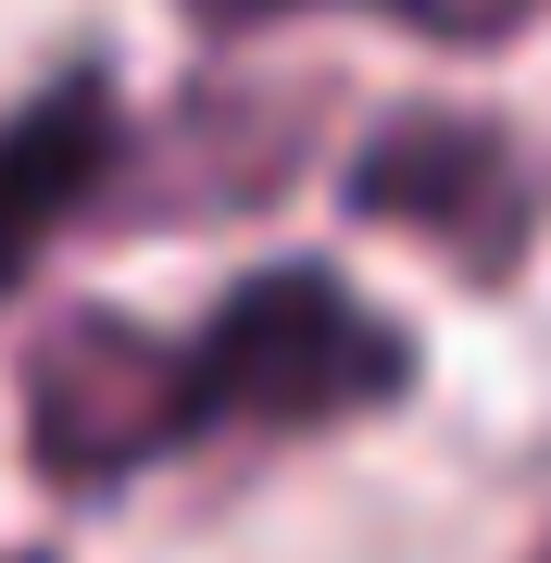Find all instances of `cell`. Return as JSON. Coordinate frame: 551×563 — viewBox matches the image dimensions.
<instances>
[{"instance_id": "obj_5", "label": "cell", "mask_w": 551, "mask_h": 563, "mask_svg": "<svg viewBox=\"0 0 551 563\" xmlns=\"http://www.w3.org/2000/svg\"><path fill=\"white\" fill-rule=\"evenodd\" d=\"M113 163H125V101H113L101 63H76V76H51L38 101L0 113V301L38 276V251L76 213L113 201Z\"/></svg>"}, {"instance_id": "obj_4", "label": "cell", "mask_w": 551, "mask_h": 563, "mask_svg": "<svg viewBox=\"0 0 551 563\" xmlns=\"http://www.w3.org/2000/svg\"><path fill=\"white\" fill-rule=\"evenodd\" d=\"M313 151V88H201L164 139H139L113 163V213L176 225V213H239L276 201Z\"/></svg>"}, {"instance_id": "obj_6", "label": "cell", "mask_w": 551, "mask_h": 563, "mask_svg": "<svg viewBox=\"0 0 551 563\" xmlns=\"http://www.w3.org/2000/svg\"><path fill=\"white\" fill-rule=\"evenodd\" d=\"M288 13H388L427 51H502L539 0H188V25H213V38H251V25H288Z\"/></svg>"}, {"instance_id": "obj_7", "label": "cell", "mask_w": 551, "mask_h": 563, "mask_svg": "<svg viewBox=\"0 0 551 563\" xmlns=\"http://www.w3.org/2000/svg\"><path fill=\"white\" fill-rule=\"evenodd\" d=\"M0 563H38V551H0Z\"/></svg>"}, {"instance_id": "obj_3", "label": "cell", "mask_w": 551, "mask_h": 563, "mask_svg": "<svg viewBox=\"0 0 551 563\" xmlns=\"http://www.w3.org/2000/svg\"><path fill=\"white\" fill-rule=\"evenodd\" d=\"M351 213L427 239L451 276L489 288L539 239V163L502 125H476V113H388L364 139V163H351Z\"/></svg>"}, {"instance_id": "obj_2", "label": "cell", "mask_w": 551, "mask_h": 563, "mask_svg": "<svg viewBox=\"0 0 551 563\" xmlns=\"http://www.w3.org/2000/svg\"><path fill=\"white\" fill-rule=\"evenodd\" d=\"M188 339H151L139 313H51L25 339V463L51 488H113L139 463L188 451Z\"/></svg>"}, {"instance_id": "obj_1", "label": "cell", "mask_w": 551, "mask_h": 563, "mask_svg": "<svg viewBox=\"0 0 551 563\" xmlns=\"http://www.w3.org/2000/svg\"><path fill=\"white\" fill-rule=\"evenodd\" d=\"M414 388V339L351 301L327 263H264L188 339V426L201 439H313V426L388 413Z\"/></svg>"}]
</instances>
